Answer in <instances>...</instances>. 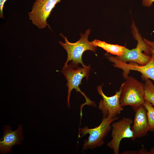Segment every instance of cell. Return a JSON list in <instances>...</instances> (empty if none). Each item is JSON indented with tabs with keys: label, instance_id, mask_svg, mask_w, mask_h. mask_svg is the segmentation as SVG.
<instances>
[{
	"label": "cell",
	"instance_id": "1",
	"mask_svg": "<svg viewBox=\"0 0 154 154\" xmlns=\"http://www.w3.org/2000/svg\"><path fill=\"white\" fill-rule=\"evenodd\" d=\"M90 32V30L88 29L84 34L81 33L80 38L75 43L69 42L66 37H64L62 34H60V35L64 39L65 43L61 41H59L58 43L66 50L67 54V60L64 66H67L69 61H71L70 64L73 68H78L79 63L82 65L83 67L87 66L85 65L82 62V56L83 53L87 50L95 52L97 47L88 40V37Z\"/></svg>",
	"mask_w": 154,
	"mask_h": 154
},
{
	"label": "cell",
	"instance_id": "2",
	"mask_svg": "<svg viewBox=\"0 0 154 154\" xmlns=\"http://www.w3.org/2000/svg\"><path fill=\"white\" fill-rule=\"evenodd\" d=\"M120 87V98L122 107L129 106L134 112L145 102L144 84L132 76H128Z\"/></svg>",
	"mask_w": 154,
	"mask_h": 154
},
{
	"label": "cell",
	"instance_id": "3",
	"mask_svg": "<svg viewBox=\"0 0 154 154\" xmlns=\"http://www.w3.org/2000/svg\"><path fill=\"white\" fill-rule=\"evenodd\" d=\"M90 66H87L86 67L78 68L74 69L71 67L70 64L64 66L62 72L64 75L67 80L66 86L68 87L67 106H70L69 102L71 93L72 90L74 89L77 92H79L85 98L86 102L80 107V114H82V109L85 105L92 106L95 107L96 104L95 102L90 100L80 90L79 86L82 84V80L86 77L88 80L90 69Z\"/></svg>",
	"mask_w": 154,
	"mask_h": 154
},
{
	"label": "cell",
	"instance_id": "4",
	"mask_svg": "<svg viewBox=\"0 0 154 154\" xmlns=\"http://www.w3.org/2000/svg\"><path fill=\"white\" fill-rule=\"evenodd\" d=\"M118 118V116L114 117H104L100 124L97 127L89 128L85 126L80 129L79 137H82L87 134L89 135L84 144L83 150L94 149L103 145L104 139L110 130L112 123Z\"/></svg>",
	"mask_w": 154,
	"mask_h": 154
},
{
	"label": "cell",
	"instance_id": "5",
	"mask_svg": "<svg viewBox=\"0 0 154 154\" xmlns=\"http://www.w3.org/2000/svg\"><path fill=\"white\" fill-rule=\"evenodd\" d=\"M131 28L133 36L137 42L136 46L131 50L126 48L122 55L116 56L125 63L132 62L140 65H145L149 62L152 57L150 50L134 24L132 25Z\"/></svg>",
	"mask_w": 154,
	"mask_h": 154
},
{
	"label": "cell",
	"instance_id": "6",
	"mask_svg": "<svg viewBox=\"0 0 154 154\" xmlns=\"http://www.w3.org/2000/svg\"><path fill=\"white\" fill-rule=\"evenodd\" d=\"M61 0H35L33 2L32 10L28 13L29 19L33 24L39 29L48 26L47 22L52 10Z\"/></svg>",
	"mask_w": 154,
	"mask_h": 154
},
{
	"label": "cell",
	"instance_id": "7",
	"mask_svg": "<svg viewBox=\"0 0 154 154\" xmlns=\"http://www.w3.org/2000/svg\"><path fill=\"white\" fill-rule=\"evenodd\" d=\"M108 60L114 63L113 66L123 71L122 75L125 79L128 76L130 70L136 71L140 72L141 78L144 81L149 79L154 81V57L153 55L149 62L144 65H140L136 63L123 62L118 59L116 56H111L108 54L105 55Z\"/></svg>",
	"mask_w": 154,
	"mask_h": 154
},
{
	"label": "cell",
	"instance_id": "8",
	"mask_svg": "<svg viewBox=\"0 0 154 154\" xmlns=\"http://www.w3.org/2000/svg\"><path fill=\"white\" fill-rule=\"evenodd\" d=\"M133 122L131 119L123 117L118 121L112 123V139L108 143L107 145L112 149L114 154H119V145L122 139L125 138L132 139L133 135L131 125Z\"/></svg>",
	"mask_w": 154,
	"mask_h": 154
},
{
	"label": "cell",
	"instance_id": "9",
	"mask_svg": "<svg viewBox=\"0 0 154 154\" xmlns=\"http://www.w3.org/2000/svg\"><path fill=\"white\" fill-rule=\"evenodd\" d=\"M103 85L97 87V91L102 98V99L100 100L99 103L98 108L101 111L103 117H114L117 116L123 110L120 102L121 89L119 88L118 91H116L113 96L108 97L103 92Z\"/></svg>",
	"mask_w": 154,
	"mask_h": 154
},
{
	"label": "cell",
	"instance_id": "10",
	"mask_svg": "<svg viewBox=\"0 0 154 154\" xmlns=\"http://www.w3.org/2000/svg\"><path fill=\"white\" fill-rule=\"evenodd\" d=\"M3 134L0 139L1 154H5L11 151L12 147L16 145H19L23 139L22 125H19L17 129L12 131L9 125L4 127Z\"/></svg>",
	"mask_w": 154,
	"mask_h": 154
},
{
	"label": "cell",
	"instance_id": "11",
	"mask_svg": "<svg viewBox=\"0 0 154 154\" xmlns=\"http://www.w3.org/2000/svg\"><path fill=\"white\" fill-rule=\"evenodd\" d=\"M135 112L133 123L131 126L133 135L132 140L146 136L149 131L147 111L144 106H141Z\"/></svg>",
	"mask_w": 154,
	"mask_h": 154
},
{
	"label": "cell",
	"instance_id": "12",
	"mask_svg": "<svg viewBox=\"0 0 154 154\" xmlns=\"http://www.w3.org/2000/svg\"><path fill=\"white\" fill-rule=\"evenodd\" d=\"M91 42L95 46L101 48L107 52L118 56L123 54L126 48L124 46L109 44L105 41L97 39L94 40Z\"/></svg>",
	"mask_w": 154,
	"mask_h": 154
},
{
	"label": "cell",
	"instance_id": "13",
	"mask_svg": "<svg viewBox=\"0 0 154 154\" xmlns=\"http://www.w3.org/2000/svg\"><path fill=\"white\" fill-rule=\"evenodd\" d=\"M144 81L145 101L150 103L154 107V84L149 79H146Z\"/></svg>",
	"mask_w": 154,
	"mask_h": 154
},
{
	"label": "cell",
	"instance_id": "14",
	"mask_svg": "<svg viewBox=\"0 0 154 154\" xmlns=\"http://www.w3.org/2000/svg\"><path fill=\"white\" fill-rule=\"evenodd\" d=\"M143 105L147 111L149 131H154V107L150 103L145 101Z\"/></svg>",
	"mask_w": 154,
	"mask_h": 154
},
{
	"label": "cell",
	"instance_id": "15",
	"mask_svg": "<svg viewBox=\"0 0 154 154\" xmlns=\"http://www.w3.org/2000/svg\"><path fill=\"white\" fill-rule=\"evenodd\" d=\"M145 43L149 46L151 52V55L154 57V41H152L145 38H143Z\"/></svg>",
	"mask_w": 154,
	"mask_h": 154
},
{
	"label": "cell",
	"instance_id": "16",
	"mask_svg": "<svg viewBox=\"0 0 154 154\" xmlns=\"http://www.w3.org/2000/svg\"><path fill=\"white\" fill-rule=\"evenodd\" d=\"M7 0H0V17L4 18L3 9L5 3Z\"/></svg>",
	"mask_w": 154,
	"mask_h": 154
},
{
	"label": "cell",
	"instance_id": "17",
	"mask_svg": "<svg viewBox=\"0 0 154 154\" xmlns=\"http://www.w3.org/2000/svg\"><path fill=\"white\" fill-rule=\"evenodd\" d=\"M154 2V0H142V4L145 7H151Z\"/></svg>",
	"mask_w": 154,
	"mask_h": 154
},
{
	"label": "cell",
	"instance_id": "18",
	"mask_svg": "<svg viewBox=\"0 0 154 154\" xmlns=\"http://www.w3.org/2000/svg\"><path fill=\"white\" fill-rule=\"evenodd\" d=\"M147 154H154V147L151 149L150 152H148Z\"/></svg>",
	"mask_w": 154,
	"mask_h": 154
}]
</instances>
